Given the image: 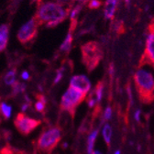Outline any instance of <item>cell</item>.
<instances>
[{
	"label": "cell",
	"instance_id": "4dcf8cb0",
	"mask_svg": "<svg viewBox=\"0 0 154 154\" xmlns=\"http://www.w3.org/2000/svg\"><path fill=\"white\" fill-rule=\"evenodd\" d=\"M91 154H104L103 152H101L100 150H98V149H94Z\"/></svg>",
	"mask_w": 154,
	"mask_h": 154
},
{
	"label": "cell",
	"instance_id": "52a82bcc",
	"mask_svg": "<svg viewBox=\"0 0 154 154\" xmlns=\"http://www.w3.org/2000/svg\"><path fill=\"white\" fill-rule=\"evenodd\" d=\"M37 24L38 22L35 17L31 18L29 21L24 24L17 33V38L19 42L22 43H27L30 42L37 34Z\"/></svg>",
	"mask_w": 154,
	"mask_h": 154
},
{
	"label": "cell",
	"instance_id": "7402d4cb",
	"mask_svg": "<svg viewBox=\"0 0 154 154\" xmlns=\"http://www.w3.org/2000/svg\"><path fill=\"white\" fill-rule=\"evenodd\" d=\"M102 5V2L100 0H90V2L88 4V7L92 9L94 8H98Z\"/></svg>",
	"mask_w": 154,
	"mask_h": 154
},
{
	"label": "cell",
	"instance_id": "30bf717a",
	"mask_svg": "<svg viewBox=\"0 0 154 154\" xmlns=\"http://www.w3.org/2000/svg\"><path fill=\"white\" fill-rule=\"evenodd\" d=\"M98 135H99L98 128L93 129L88 134L87 139H86V153L87 154H91L94 150V144L96 142V140L98 138Z\"/></svg>",
	"mask_w": 154,
	"mask_h": 154
},
{
	"label": "cell",
	"instance_id": "d6986e66",
	"mask_svg": "<svg viewBox=\"0 0 154 154\" xmlns=\"http://www.w3.org/2000/svg\"><path fill=\"white\" fill-rule=\"evenodd\" d=\"M113 117V110L110 106H106L103 113V119L105 121H109Z\"/></svg>",
	"mask_w": 154,
	"mask_h": 154
},
{
	"label": "cell",
	"instance_id": "f546056e",
	"mask_svg": "<svg viewBox=\"0 0 154 154\" xmlns=\"http://www.w3.org/2000/svg\"><path fill=\"white\" fill-rule=\"evenodd\" d=\"M28 107H29V104H28V103H26V104H24V105L22 106L21 110H22V111H26Z\"/></svg>",
	"mask_w": 154,
	"mask_h": 154
},
{
	"label": "cell",
	"instance_id": "3957f363",
	"mask_svg": "<svg viewBox=\"0 0 154 154\" xmlns=\"http://www.w3.org/2000/svg\"><path fill=\"white\" fill-rule=\"evenodd\" d=\"M61 139L62 130L57 127L50 128L40 135L37 141L38 149L45 154H49L58 145Z\"/></svg>",
	"mask_w": 154,
	"mask_h": 154
},
{
	"label": "cell",
	"instance_id": "4fadbf2b",
	"mask_svg": "<svg viewBox=\"0 0 154 154\" xmlns=\"http://www.w3.org/2000/svg\"><path fill=\"white\" fill-rule=\"evenodd\" d=\"M101 133H102V137H103L104 141L106 143V145H110L112 137H113V128H112L111 125L109 123H105L102 128Z\"/></svg>",
	"mask_w": 154,
	"mask_h": 154
},
{
	"label": "cell",
	"instance_id": "4316f807",
	"mask_svg": "<svg viewBox=\"0 0 154 154\" xmlns=\"http://www.w3.org/2000/svg\"><path fill=\"white\" fill-rule=\"evenodd\" d=\"M21 77H22V79L23 80H28L29 78V73L26 71H24L22 73H21Z\"/></svg>",
	"mask_w": 154,
	"mask_h": 154
},
{
	"label": "cell",
	"instance_id": "7a4b0ae2",
	"mask_svg": "<svg viewBox=\"0 0 154 154\" xmlns=\"http://www.w3.org/2000/svg\"><path fill=\"white\" fill-rule=\"evenodd\" d=\"M137 90L144 100H150L154 94V74L147 68L140 67L134 73Z\"/></svg>",
	"mask_w": 154,
	"mask_h": 154
},
{
	"label": "cell",
	"instance_id": "9a60e30c",
	"mask_svg": "<svg viewBox=\"0 0 154 154\" xmlns=\"http://www.w3.org/2000/svg\"><path fill=\"white\" fill-rule=\"evenodd\" d=\"M104 90H105V87H104V85L102 83L98 84L95 87V90H94V97L97 101V103L101 102L102 99H103V96H104Z\"/></svg>",
	"mask_w": 154,
	"mask_h": 154
},
{
	"label": "cell",
	"instance_id": "9c48e42d",
	"mask_svg": "<svg viewBox=\"0 0 154 154\" xmlns=\"http://www.w3.org/2000/svg\"><path fill=\"white\" fill-rule=\"evenodd\" d=\"M144 55L146 63L154 66V21H152L149 27Z\"/></svg>",
	"mask_w": 154,
	"mask_h": 154
},
{
	"label": "cell",
	"instance_id": "7c38bea8",
	"mask_svg": "<svg viewBox=\"0 0 154 154\" xmlns=\"http://www.w3.org/2000/svg\"><path fill=\"white\" fill-rule=\"evenodd\" d=\"M8 40V26H0V51L5 50Z\"/></svg>",
	"mask_w": 154,
	"mask_h": 154
},
{
	"label": "cell",
	"instance_id": "836d02e7",
	"mask_svg": "<svg viewBox=\"0 0 154 154\" xmlns=\"http://www.w3.org/2000/svg\"><path fill=\"white\" fill-rule=\"evenodd\" d=\"M67 146H68L67 143H64V144H63V148H67Z\"/></svg>",
	"mask_w": 154,
	"mask_h": 154
},
{
	"label": "cell",
	"instance_id": "6da1fadb",
	"mask_svg": "<svg viewBox=\"0 0 154 154\" xmlns=\"http://www.w3.org/2000/svg\"><path fill=\"white\" fill-rule=\"evenodd\" d=\"M68 10L59 3L45 2L38 8L35 19L38 23H46L48 27H55L67 17Z\"/></svg>",
	"mask_w": 154,
	"mask_h": 154
},
{
	"label": "cell",
	"instance_id": "8992f818",
	"mask_svg": "<svg viewBox=\"0 0 154 154\" xmlns=\"http://www.w3.org/2000/svg\"><path fill=\"white\" fill-rule=\"evenodd\" d=\"M40 124H41V122L38 120L29 118L21 113L18 114L15 119L16 128L23 135H28V134L31 133Z\"/></svg>",
	"mask_w": 154,
	"mask_h": 154
},
{
	"label": "cell",
	"instance_id": "d6a6232c",
	"mask_svg": "<svg viewBox=\"0 0 154 154\" xmlns=\"http://www.w3.org/2000/svg\"><path fill=\"white\" fill-rule=\"evenodd\" d=\"M114 154H121L120 149H116V150L114 151Z\"/></svg>",
	"mask_w": 154,
	"mask_h": 154
},
{
	"label": "cell",
	"instance_id": "5bb4252c",
	"mask_svg": "<svg viewBox=\"0 0 154 154\" xmlns=\"http://www.w3.org/2000/svg\"><path fill=\"white\" fill-rule=\"evenodd\" d=\"M72 30L69 31L67 36L65 37V40L62 43L60 47V51H69L72 48Z\"/></svg>",
	"mask_w": 154,
	"mask_h": 154
},
{
	"label": "cell",
	"instance_id": "484cf974",
	"mask_svg": "<svg viewBox=\"0 0 154 154\" xmlns=\"http://www.w3.org/2000/svg\"><path fill=\"white\" fill-rule=\"evenodd\" d=\"M128 99H129V102L130 104L132 105L133 104V94H132V91L130 89V87H128Z\"/></svg>",
	"mask_w": 154,
	"mask_h": 154
},
{
	"label": "cell",
	"instance_id": "e0dca14e",
	"mask_svg": "<svg viewBox=\"0 0 154 154\" xmlns=\"http://www.w3.org/2000/svg\"><path fill=\"white\" fill-rule=\"evenodd\" d=\"M45 104H46V100L44 98V96H38V99L35 104V108L37 109L38 112H42L45 108Z\"/></svg>",
	"mask_w": 154,
	"mask_h": 154
},
{
	"label": "cell",
	"instance_id": "ffe728a7",
	"mask_svg": "<svg viewBox=\"0 0 154 154\" xmlns=\"http://www.w3.org/2000/svg\"><path fill=\"white\" fill-rule=\"evenodd\" d=\"M26 85L24 84H20V83H16L14 87H13V93L14 94H17L18 93H21L25 90Z\"/></svg>",
	"mask_w": 154,
	"mask_h": 154
},
{
	"label": "cell",
	"instance_id": "cb8c5ba5",
	"mask_svg": "<svg viewBox=\"0 0 154 154\" xmlns=\"http://www.w3.org/2000/svg\"><path fill=\"white\" fill-rule=\"evenodd\" d=\"M133 118H134V120L136 122H140V119H141V110L137 109L136 111H135L134 114H133Z\"/></svg>",
	"mask_w": 154,
	"mask_h": 154
},
{
	"label": "cell",
	"instance_id": "2e32d148",
	"mask_svg": "<svg viewBox=\"0 0 154 154\" xmlns=\"http://www.w3.org/2000/svg\"><path fill=\"white\" fill-rule=\"evenodd\" d=\"M4 82L7 85H12L16 84V71L15 70H11L7 72L4 78Z\"/></svg>",
	"mask_w": 154,
	"mask_h": 154
},
{
	"label": "cell",
	"instance_id": "f1b7e54d",
	"mask_svg": "<svg viewBox=\"0 0 154 154\" xmlns=\"http://www.w3.org/2000/svg\"><path fill=\"white\" fill-rule=\"evenodd\" d=\"M114 72H115V68H114V65L113 64H111L110 66H109V73H110V75L112 76L113 74H114Z\"/></svg>",
	"mask_w": 154,
	"mask_h": 154
},
{
	"label": "cell",
	"instance_id": "d4e9b609",
	"mask_svg": "<svg viewBox=\"0 0 154 154\" xmlns=\"http://www.w3.org/2000/svg\"><path fill=\"white\" fill-rule=\"evenodd\" d=\"M96 104H97V101H96V99H95L94 96H93V97H90V98L88 99V101H87V105H88V106H89L90 108L94 107V106H95Z\"/></svg>",
	"mask_w": 154,
	"mask_h": 154
},
{
	"label": "cell",
	"instance_id": "ba28073f",
	"mask_svg": "<svg viewBox=\"0 0 154 154\" xmlns=\"http://www.w3.org/2000/svg\"><path fill=\"white\" fill-rule=\"evenodd\" d=\"M70 86L87 94L92 88V84L86 75L77 74V75H73L71 78Z\"/></svg>",
	"mask_w": 154,
	"mask_h": 154
},
{
	"label": "cell",
	"instance_id": "44dd1931",
	"mask_svg": "<svg viewBox=\"0 0 154 154\" xmlns=\"http://www.w3.org/2000/svg\"><path fill=\"white\" fill-rule=\"evenodd\" d=\"M80 10H81V6H77V7H75V8L72 10V12H71V14H70L72 22H76V17H77V15L79 14Z\"/></svg>",
	"mask_w": 154,
	"mask_h": 154
},
{
	"label": "cell",
	"instance_id": "83f0119b",
	"mask_svg": "<svg viewBox=\"0 0 154 154\" xmlns=\"http://www.w3.org/2000/svg\"><path fill=\"white\" fill-rule=\"evenodd\" d=\"M72 1V0H58V3H59L60 5H64V4H68Z\"/></svg>",
	"mask_w": 154,
	"mask_h": 154
},
{
	"label": "cell",
	"instance_id": "1f68e13d",
	"mask_svg": "<svg viewBox=\"0 0 154 154\" xmlns=\"http://www.w3.org/2000/svg\"><path fill=\"white\" fill-rule=\"evenodd\" d=\"M130 3H131V0H125V4H126V6H127L128 8L129 7Z\"/></svg>",
	"mask_w": 154,
	"mask_h": 154
},
{
	"label": "cell",
	"instance_id": "ac0fdd59",
	"mask_svg": "<svg viewBox=\"0 0 154 154\" xmlns=\"http://www.w3.org/2000/svg\"><path fill=\"white\" fill-rule=\"evenodd\" d=\"M1 112L5 119H9L11 115V106L7 105L6 103L1 104Z\"/></svg>",
	"mask_w": 154,
	"mask_h": 154
},
{
	"label": "cell",
	"instance_id": "277c9868",
	"mask_svg": "<svg viewBox=\"0 0 154 154\" xmlns=\"http://www.w3.org/2000/svg\"><path fill=\"white\" fill-rule=\"evenodd\" d=\"M81 49L83 62L85 64L86 68H88L90 71L94 69L98 65L103 57L101 46L97 42H90L83 45Z\"/></svg>",
	"mask_w": 154,
	"mask_h": 154
},
{
	"label": "cell",
	"instance_id": "5b68a950",
	"mask_svg": "<svg viewBox=\"0 0 154 154\" xmlns=\"http://www.w3.org/2000/svg\"><path fill=\"white\" fill-rule=\"evenodd\" d=\"M85 94L77 90L73 87L69 88L63 93L61 99V107L63 110L72 113L83 100L85 98Z\"/></svg>",
	"mask_w": 154,
	"mask_h": 154
},
{
	"label": "cell",
	"instance_id": "8fae6325",
	"mask_svg": "<svg viewBox=\"0 0 154 154\" xmlns=\"http://www.w3.org/2000/svg\"><path fill=\"white\" fill-rule=\"evenodd\" d=\"M118 0H106L105 6V17L107 19H111L117 9Z\"/></svg>",
	"mask_w": 154,
	"mask_h": 154
},
{
	"label": "cell",
	"instance_id": "603a6c76",
	"mask_svg": "<svg viewBox=\"0 0 154 154\" xmlns=\"http://www.w3.org/2000/svg\"><path fill=\"white\" fill-rule=\"evenodd\" d=\"M63 69H61V70H59V71L57 72L56 77H55V79H54V84L59 83L63 79Z\"/></svg>",
	"mask_w": 154,
	"mask_h": 154
}]
</instances>
